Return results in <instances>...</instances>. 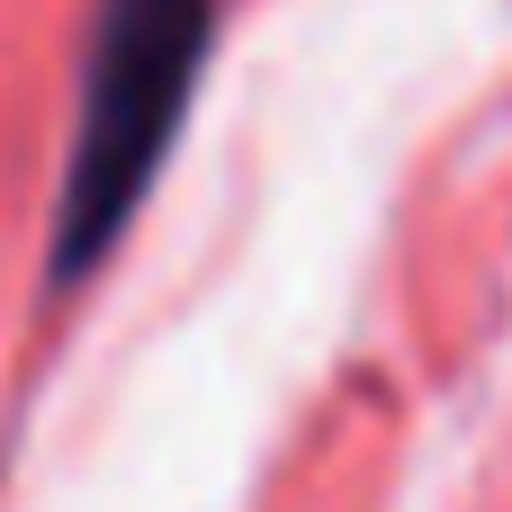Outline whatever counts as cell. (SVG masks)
Returning a JSON list of instances; mask_svg holds the SVG:
<instances>
[{
	"label": "cell",
	"mask_w": 512,
	"mask_h": 512,
	"mask_svg": "<svg viewBox=\"0 0 512 512\" xmlns=\"http://www.w3.org/2000/svg\"><path fill=\"white\" fill-rule=\"evenodd\" d=\"M216 0H99L90 27V72H81V126L63 162V207H54V288L90 279L126 216L144 207L180 108L207 63Z\"/></svg>",
	"instance_id": "6da1fadb"
}]
</instances>
